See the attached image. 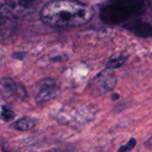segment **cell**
Segmentation results:
<instances>
[{
  "label": "cell",
  "mask_w": 152,
  "mask_h": 152,
  "mask_svg": "<svg viewBox=\"0 0 152 152\" xmlns=\"http://www.w3.org/2000/svg\"><path fill=\"white\" fill-rule=\"evenodd\" d=\"M94 15L93 8L77 0H53L40 11V19L47 26L69 28L87 23Z\"/></svg>",
  "instance_id": "1"
},
{
  "label": "cell",
  "mask_w": 152,
  "mask_h": 152,
  "mask_svg": "<svg viewBox=\"0 0 152 152\" xmlns=\"http://www.w3.org/2000/svg\"><path fill=\"white\" fill-rule=\"evenodd\" d=\"M146 6L143 0H110L101 8L100 17L109 25H118L143 14Z\"/></svg>",
  "instance_id": "2"
},
{
  "label": "cell",
  "mask_w": 152,
  "mask_h": 152,
  "mask_svg": "<svg viewBox=\"0 0 152 152\" xmlns=\"http://www.w3.org/2000/svg\"><path fill=\"white\" fill-rule=\"evenodd\" d=\"M42 0H4L1 4V15L6 18H20L34 12Z\"/></svg>",
  "instance_id": "3"
},
{
  "label": "cell",
  "mask_w": 152,
  "mask_h": 152,
  "mask_svg": "<svg viewBox=\"0 0 152 152\" xmlns=\"http://www.w3.org/2000/svg\"><path fill=\"white\" fill-rule=\"evenodd\" d=\"M116 86V77L110 71L105 70L99 73L94 79H92L89 90L94 96H102L110 92Z\"/></svg>",
  "instance_id": "4"
},
{
  "label": "cell",
  "mask_w": 152,
  "mask_h": 152,
  "mask_svg": "<svg viewBox=\"0 0 152 152\" xmlns=\"http://www.w3.org/2000/svg\"><path fill=\"white\" fill-rule=\"evenodd\" d=\"M1 94L3 96L12 97L18 101H22L26 97L24 87L9 77H3L1 79Z\"/></svg>",
  "instance_id": "5"
},
{
  "label": "cell",
  "mask_w": 152,
  "mask_h": 152,
  "mask_svg": "<svg viewBox=\"0 0 152 152\" xmlns=\"http://www.w3.org/2000/svg\"><path fill=\"white\" fill-rule=\"evenodd\" d=\"M59 94V88L51 79L43 80L39 87V91L36 95V102L38 103L46 102L54 99Z\"/></svg>",
  "instance_id": "6"
},
{
  "label": "cell",
  "mask_w": 152,
  "mask_h": 152,
  "mask_svg": "<svg viewBox=\"0 0 152 152\" xmlns=\"http://www.w3.org/2000/svg\"><path fill=\"white\" fill-rule=\"evenodd\" d=\"M126 28L140 37H152V27L142 20H132Z\"/></svg>",
  "instance_id": "7"
},
{
  "label": "cell",
  "mask_w": 152,
  "mask_h": 152,
  "mask_svg": "<svg viewBox=\"0 0 152 152\" xmlns=\"http://www.w3.org/2000/svg\"><path fill=\"white\" fill-rule=\"evenodd\" d=\"M36 123L37 122L34 118H28V117H24V118H20L19 120L15 121L12 125V127L17 131L25 132V131H28V130L34 128L36 126Z\"/></svg>",
  "instance_id": "8"
},
{
  "label": "cell",
  "mask_w": 152,
  "mask_h": 152,
  "mask_svg": "<svg viewBox=\"0 0 152 152\" xmlns=\"http://www.w3.org/2000/svg\"><path fill=\"white\" fill-rule=\"evenodd\" d=\"M14 112L7 105H2L1 107V118L4 122H10L14 118Z\"/></svg>",
  "instance_id": "9"
},
{
  "label": "cell",
  "mask_w": 152,
  "mask_h": 152,
  "mask_svg": "<svg viewBox=\"0 0 152 152\" xmlns=\"http://www.w3.org/2000/svg\"><path fill=\"white\" fill-rule=\"evenodd\" d=\"M125 61H126V57H123V56H120V57H118V58H114V59L110 61L109 68H110V69L119 68V67H121L124 64Z\"/></svg>",
  "instance_id": "10"
},
{
  "label": "cell",
  "mask_w": 152,
  "mask_h": 152,
  "mask_svg": "<svg viewBox=\"0 0 152 152\" xmlns=\"http://www.w3.org/2000/svg\"><path fill=\"white\" fill-rule=\"evenodd\" d=\"M136 145V140L134 138H131L130 141L126 144L124 145L123 147H121L118 151H132Z\"/></svg>",
  "instance_id": "11"
},
{
  "label": "cell",
  "mask_w": 152,
  "mask_h": 152,
  "mask_svg": "<svg viewBox=\"0 0 152 152\" xmlns=\"http://www.w3.org/2000/svg\"><path fill=\"white\" fill-rule=\"evenodd\" d=\"M145 146H146V148L147 149H149V150H151L152 151V135L146 141V142H145Z\"/></svg>",
  "instance_id": "12"
}]
</instances>
